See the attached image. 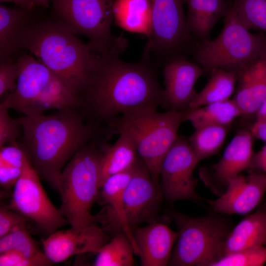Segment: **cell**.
<instances>
[{"label": "cell", "mask_w": 266, "mask_h": 266, "mask_svg": "<svg viewBox=\"0 0 266 266\" xmlns=\"http://www.w3.org/2000/svg\"><path fill=\"white\" fill-rule=\"evenodd\" d=\"M160 197V188L155 184L147 167L139 157L123 195L125 218L133 231L139 224L153 216Z\"/></svg>", "instance_id": "cell-15"}, {"label": "cell", "mask_w": 266, "mask_h": 266, "mask_svg": "<svg viewBox=\"0 0 266 266\" xmlns=\"http://www.w3.org/2000/svg\"><path fill=\"white\" fill-rule=\"evenodd\" d=\"M16 48L33 54L78 99L100 56L58 19L34 14L18 33Z\"/></svg>", "instance_id": "cell-3"}, {"label": "cell", "mask_w": 266, "mask_h": 266, "mask_svg": "<svg viewBox=\"0 0 266 266\" xmlns=\"http://www.w3.org/2000/svg\"><path fill=\"white\" fill-rule=\"evenodd\" d=\"M266 244V211L263 208L247 216L229 233L223 253L225 255Z\"/></svg>", "instance_id": "cell-21"}, {"label": "cell", "mask_w": 266, "mask_h": 266, "mask_svg": "<svg viewBox=\"0 0 266 266\" xmlns=\"http://www.w3.org/2000/svg\"><path fill=\"white\" fill-rule=\"evenodd\" d=\"M230 128V126L206 125L196 129L188 139L199 162L219 151Z\"/></svg>", "instance_id": "cell-30"}, {"label": "cell", "mask_w": 266, "mask_h": 266, "mask_svg": "<svg viewBox=\"0 0 266 266\" xmlns=\"http://www.w3.org/2000/svg\"><path fill=\"white\" fill-rule=\"evenodd\" d=\"M113 11L118 25L126 30L148 36L151 15L149 0H116Z\"/></svg>", "instance_id": "cell-26"}, {"label": "cell", "mask_w": 266, "mask_h": 266, "mask_svg": "<svg viewBox=\"0 0 266 266\" xmlns=\"http://www.w3.org/2000/svg\"><path fill=\"white\" fill-rule=\"evenodd\" d=\"M133 236L141 266L168 265L178 232L165 224L152 223L145 227H136Z\"/></svg>", "instance_id": "cell-18"}, {"label": "cell", "mask_w": 266, "mask_h": 266, "mask_svg": "<svg viewBox=\"0 0 266 266\" xmlns=\"http://www.w3.org/2000/svg\"><path fill=\"white\" fill-rule=\"evenodd\" d=\"M203 73L198 64L187 60L184 56L166 60L163 69L165 88L162 106L166 110L177 111L189 109L198 94L195 85Z\"/></svg>", "instance_id": "cell-14"}, {"label": "cell", "mask_w": 266, "mask_h": 266, "mask_svg": "<svg viewBox=\"0 0 266 266\" xmlns=\"http://www.w3.org/2000/svg\"><path fill=\"white\" fill-rule=\"evenodd\" d=\"M149 0L151 15L147 52L151 50L166 60L193 49V37L183 8L184 0Z\"/></svg>", "instance_id": "cell-9"}, {"label": "cell", "mask_w": 266, "mask_h": 266, "mask_svg": "<svg viewBox=\"0 0 266 266\" xmlns=\"http://www.w3.org/2000/svg\"><path fill=\"white\" fill-rule=\"evenodd\" d=\"M109 239L105 229L95 223L84 228L57 231L41 241L47 258L56 263L76 254L98 253Z\"/></svg>", "instance_id": "cell-13"}, {"label": "cell", "mask_w": 266, "mask_h": 266, "mask_svg": "<svg viewBox=\"0 0 266 266\" xmlns=\"http://www.w3.org/2000/svg\"><path fill=\"white\" fill-rule=\"evenodd\" d=\"M27 224L15 227L8 234L0 238V254L15 250L34 262L37 266L53 264L44 252L40 250L27 230Z\"/></svg>", "instance_id": "cell-28"}, {"label": "cell", "mask_w": 266, "mask_h": 266, "mask_svg": "<svg viewBox=\"0 0 266 266\" xmlns=\"http://www.w3.org/2000/svg\"><path fill=\"white\" fill-rule=\"evenodd\" d=\"M16 61L19 67L17 85L14 92L1 102L0 107L32 116L56 75L41 62L26 53L19 55Z\"/></svg>", "instance_id": "cell-12"}, {"label": "cell", "mask_w": 266, "mask_h": 266, "mask_svg": "<svg viewBox=\"0 0 266 266\" xmlns=\"http://www.w3.org/2000/svg\"><path fill=\"white\" fill-rule=\"evenodd\" d=\"M7 144L0 147V164L24 169L30 161L26 150L16 141Z\"/></svg>", "instance_id": "cell-33"}, {"label": "cell", "mask_w": 266, "mask_h": 266, "mask_svg": "<svg viewBox=\"0 0 266 266\" xmlns=\"http://www.w3.org/2000/svg\"><path fill=\"white\" fill-rule=\"evenodd\" d=\"M0 2H12L15 5L24 9H34L37 5L34 0H0Z\"/></svg>", "instance_id": "cell-41"}, {"label": "cell", "mask_w": 266, "mask_h": 266, "mask_svg": "<svg viewBox=\"0 0 266 266\" xmlns=\"http://www.w3.org/2000/svg\"><path fill=\"white\" fill-rule=\"evenodd\" d=\"M199 163L188 139L178 135L160 169V186L167 200L173 202L199 198L195 192L197 180L194 176Z\"/></svg>", "instance_id": "cell-11"}, {"label": "cell", "mask_w": 266, "mask_h": 266, "mask_svg": "<svg viewBox=\"0 0 266 266\" xmlns=\"http://www.w3.org/2000/svg\"><path fill=\"white\" fill-rule=\"evenodd\" d=\"M256 115V119L259 120L266 117V98L263 101L260 107L257 112Z\"/></svg>", "instance_id": "cell-42"}, {"label": "cell", "mask_w": 266, "mask_h": 266, "mask_svg": "<svg viewBox=\"0 0 266 266\" xmlns=\"http://www.w3.org/2000/svg\"><path fill=\"white\" fill-rule=\"evenodd\" d=\"M266 263V246L249 248L222 257L212 266H261Z\"/></svg>", "instance_id": "cell-32"}, {"label": "cell", "mask_w": 266, "mask_h": 266, "mask_svg": "<svg viewBox=\"0 0 266 266\" xmlns=\"http://www.w3.org/2000/svg\"><path fill=\"white\" fill-rule=\"evenodd\" d=\"M266 192V174L251 171L247 176L239 174L230 178L225 191L209 202L219 213L245 214L260 204Z\"/></svg>", "instance_id": "cell-17"}, {"label": "cell", "mask_w": 266, "mask_h": 266, "mask_svg": "<svg viewBox=\"0 0 266 266\" xmlns=\"http://www.w3.org/2000/svg\"><path fill=\"white\" fill-rule=\"evenodd\" d=\"M19 74V66L13 57L0 61V97L13 86Z\"/></svg>", "instance_id": "cell-35"}, {"label": "cell", "mask_w": 266, "mask_h": 266, "mask_svg": "<svg viewBox=\"0 0 266 266\" xmlns=\"http://www.w3.org/2000/svg\"><path fill=\"white\" fill-rule=\"evenodd\" d=\"M102 138L80 148L63 169L60 177L62 203L59 210L71 227L81 228L101 222L91 214L99 187L100 161L107 145Z\"/></svg>", "instance_id": "cell-5"}, {"label": "cell", "mask_w": 266, "mask_h": 266, "mask_svg": "<svg viewBox=\"0 0 266 266\" xmlns=\"http://www.w3.org/2000/svg\"><path fill=\"white\" fill-rule=\"evenodd\" d=\"M233 100L242 115L256 114L266 98V52L238 74Z\"/></svg>", "instance_id": "cell-19"}, {"label": "cell", "mask_w": 266, "mask_h": 266, "mask_svg": "<svg viewBox=\"0 0 266 266\" xmlns=\"http://www.w3.org/2000/svg\"><path fill=\"white\" fill-rule=\"evenodd\" d=\"M250 131L254 137L266 142V117L256 120Z\"/></svg>", "instance_id": "cell-40"}, {"label": "cell", "mask_w": 266, "mask_h": 266, "mask_svg": "<svg viewBox=\"0 0 266 266\" xmlns=\"http://www.w3.org/2000/svg\"><path fill=\"white\" fill-rule=\"evenodd\" d=\"M116 50L100 55L76 109L90 124L104 127L124 113L162 106L163 89L157 70L146 59L120 60Z\"/></svg>", "instance_id": "cell-1"}, {"label": "cell", "mask_w": 266, "mask_h": 266, "mask_svg": "<svg viewBox=\"0 0 266 266\" xmlns=\"http://www.w3.org/2000/svg\"><path fill=\"white\" fill-rule=\"evenodd\" d=\"M171 214L178 231L168 265L212 266L223 256L224 242L230 232L227 222L214 216Z\"/></svg>", "instance_id": "cell-7"}, {"label": "cell", "mask_w": 266, "mask_h": 266, "mask_svg": "<svg viewBox=\"0 0 266 266\" xmlns=\"http://www.w3.org/2000/svg\"><path fill=\"white\" fill-rule=\"evenodd\" d=\"M24 169L0 164V186L6 190L14 187L17 181L22 174Z\"/></svg>", "instance_id": "cell-38"}, {"label": "cell", "mask_w": 266, "mask_h": 266, "mask_svg": "<svg viewBox=\"0 0 266 266\" xmlns=\"http://www.w3.org/2000/svg\"><path fill=\"white\" fill-rule=\"evenodd\" d=\"M8 109L0 107V147L16 141L21 133V125L11 118Z\"/></svg>", "instance_id": "cell-34"}, {"label": "cell", "mask_w": 266, "mask_h": 266, "mask_svg": "<svg viewBox=\"0 0 266 266\" xmlns=\"http://www.w3.org/2000/svg\"><path fill=\"white\" fill-rule=\"evenodd\" d=\"M248 169L250 172L257 171L266 174V144L254 154Z\"/></svg>", "instance_id": "cell-39"}, {"label": "cell", "mask_w": 266, "mask_h": 266, "mask_svg": "<svg viewBox=\"0 0 266 266\" xmlns=\"http://www.w3.org/2000/svg\"><path fill=\"white\" fill-rule=\"evenodd\" d=\"M6 207L33 221L49 234L69 224L50 201L30 161L15 184L11 201Z\"/></svg>", "instance_id": "cell-10"}, {"label": "cell", "mask_w": 266, "mask_h": 266, "mask_svg": "<svg viewBox=\"0 0 266 266\" xmlns=\"http://www.w3.org/2000/svg\"><path fill=\"white\" fill-rule=\"evenodd\" d=\"M0 254V266H37L34 262L15 250L7 251Z\"/></svg>", "instance_id": "cell-37"}, {"label": "cell", "mask_w": 266, "mask_h": 266, "mask_svg": "<svg viewBox=\"0 0 266 266\" xmlns=\"http://www.w3.org/2000/svg\"><path fill=\"white\" fill-rule=\"evenodd\" d=\"M134 248L123 231L117 233L98 252L95 266H132L134 264Z\"/></svg>", "instance_id": "cell-29"}, {"label": "cell", "mask_w": 266, "mask_h": 266, "mask_svg": "<svg viewBox=\"0 0 266 266\" xmlns=\"http://www.w3.org/2000/svg\"><path fill=\"white\" fill-rule=\"evenodd\" d=\"M37 6H40L44 7H49L51 0H34Z\"/></svg>", "instance_id": "cell-43"}, {"label": "cell", "mask_w": 266, "mask_h": 266, "mask_svg": "<svg viewBox=\"0 0 266 266\" xmlns=\"http://www.w3.org/2000/svg\"><path fill=\"white\" fill-rule=\"evenodd\" d=\"M139 156L133 142L121 133L111 146H107L101 156L99 169V187L110 176L133 166Z\"/></svg>", "instance_id": "cell-23"}, {"label": "cell", "mask_w": 266, "mask_h": 266, "mask_svg": "<svg viewBox=\"0 0 266 266\" xmlns=\"http://www.w3.org/2000/svg\"><path fill=\"white\" fill-rule=\"evenodd\" d=\"M203 89L192 102L189 108L200 107L210 103L226 100L234 92L237 74L223 69H214Z\"/></svg>", "instance_id": "cell-27"}, {"label": "cell", "mask_w": 266, "mask_h": 266, "mask_svg": "<svg viewBox=\"0 0 266 266\" xmlns=\"http://www.w3.org/2000/svg\"><path fill=\"white\" fill-rule=\"evenodd\" d=\"M29 219L21 213L1 206L0 208V238L9 233L15 227L27 224Z\"/></svg>", "instance_id": "cell-36"}, {"label": "cell", "mask_w": 266, "mask_h": 266, "mask_svg": "<svg viewBox=\"0 0 266 266\" xmlns=\"http://www.w3.org/2000/svg\"><path fill=\"white\" fill-rule=\"evenodd\" d=\"M187 110L159 112L143 108L124 113L105 126L106 139L124 133L131 140L139 157L147 167L155 184L160 188L163 161L175 142Z\"/></svg>", "instance_id": "cell-4"}, {"label": "cell", "mask_w": 266, "mask_h": 266, "mask_svg": "<svg viewBox=\"0 0 266 266\" xmlns=\"http://www.w3.org/2000/svg\"><path fill=\"white\" fill-rule=\"evenodd\" d=\"M266 52V34L250 32L240 21L233 5L225 16L220 34L193 48L196 62L209 75L216 69L238 74Z\"/></svg>", "instance_id": "cell-6"}, {"label": "cell", "mask_w": 266, "mask_h": 266, "mask_svg": "<svg viewBox=\"0 0 266 266\" xmlns=\"http://www.w3.org/2000/svg\"><path fill=\"white\" fill-rule=\"evenodd\" d=\"M253 137L250 130L238 131L216 164L201 169L200 177L216 192L226 189L228 181L248 169L254 155Z\"/></svg>", "instance_id": "cell-16"}, {"label": "cell", "mask_w": 266, "mask_h": 266, "mask_svg": "<svg viewBox=\"0 0 266 266\" xmlns=\"http://www.w3.org/2000/svg\"><path fill=\"white\" fill-rule=\"evenodd\" d=\"M187 5L188 29L198 43L209 39L210 33L219 19L227 14L229 7L225 0H184Z\"/></svg>", "instance_id": "cell-20"}, {"label": "cell", "mask_w": 266, "mask_h": 266, "mask_svg": "<svg viewBox=\"0 0 266 266\" xmlns=\"http://www.w3.org/2000/svg\"><path fill=\"white\" fill-rule=\"evenodd\" d=\"M116 0H51L54 16L75 34L87 37L96 54L101 55L112 50L122 53L127 41L112 34Z\"/></svg>", "instance_id": "cell-8"}, {"label": "cell", "mask_w": 266, "mask_h": 266, "mask_svg": "<svg viewBox=\"0 0 266 266\" xmlns=\"http://www.w3.org/2000/svg\"><path fill=\"white\" fill-rule=\"evenodd\" d=\"M33 10L0 6V61L12 58L18 54L17 36L34 14Z\"/></svg>", "instance_id": "cell-24"}, {"label": "cell", "mask_w": 266, "mask_h": 266, "mask_svg": "<svg viewBox=\"0 0 266 266\" xmlns=\"http://www.w3.org/2000/svg\"><path fill=\"white\" fill-rule=\"evenodd\" d=\"M265 209V210H266V205L265 206V207L264 208Z\"/></svg>", "instance_id": "cell-44"}, {"label": "cell", "mask_w": 266, "mask_h": 266, "mask_svg": "<svg viewBox=\"0 0 266 266\" xmlns=\"http://www.w3.org/2000/svg\"><path fill=\"white\" fill-rule=\"evenodd\" d=\"M23 133L21 145L40 178L59 193L65 164L85 144L105 137L104 128L87 123L76 108L49 115L16 119ZM106 139V138H105Z\"/></svg>", "instance_id": "cell-2"}, {"label": "cell", "mask_w": 266, "mask_h": 266, "mask_svg": "<svg viewBox=\"0 0 266 266\" xmlns=\"http://www.w3.org/2000/svg\"><path fill=\"white\" fill-rule=\"evenodd\" d=\"M241 115L242 112L236 102L229 99L187 109L185 121L190 122L195 129L206 125L231 126Z\"/></svg>", "instance_id": "cell-25"}, {"label": "cell", "mask_w": 266, "mask_h": 266, "mask_svg": "<svg viewBox=\"0 0 266 266\" xmlns=\"http://www.w3.org/2000/svg\"><path fill=\"white\" fill-rule=\"evenodd\" d=\"M135 164L128 169L108 178L101 187V195L104 201L108 203L111 208L114 222L121 228V231L128 235L132 242L134 253L138 255L133 231L127 222L123 204L124 192L133 174Z\"/></svg>", "instance_id": "cell-22"}, {"label": "cell", "mask_w": 266, "mask_h": 266, "mask_svg": "<svg viewBox=\"0 0 266 266\" xmlns=\"http://www.w3.org/2000/svg\"><path fill=\"white\" fill-rule=\"evenodd\" d=\"M233 5L246 29L266 33V0H235Z\"/></svg>", "instance_id": "cell-31"}]
</instances>
